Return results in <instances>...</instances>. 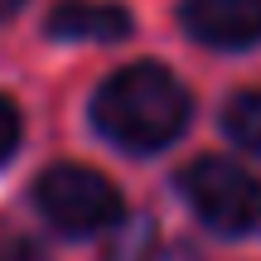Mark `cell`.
Returning a JSON list of instances; mask_svg holds the SVG:
<instances>
[{"label": "cell", "mask_w": 261, "mask_h": 261, "mask_svg": "<svg viewBox=\"0 0 261 261\" xmlns=\"http://www.w3.org/2000/svg\"><path fill=\"white\" fill-rule=\"evenodd\" d=\"M102 261H160V227L150 213H126L112 227Z\"/></svg>", "instance_id": "obj_7"}, {"label": "cell", "mask_w": 261, "mask_h": 261, "mask_svg": "<svg viewBox=\"0 0 261 261\" xmlns=\"http://www.w3.org/2000/svg\"><path fill=\"white\" fill-rule=\"evenodd\" d=\"M174 194L213 237H247L261 227V179L242 160L198 155L174 174Z\"/></svg>", "instance_id": "obj_2"}, {"label": "cell", "mask_w": 261, "mask_h": 261, "mask_svg": "<svg viewBox=\"0 0 261 261\" xmlns=\"http://www.w3.org/2000/svg\"><path fill=\"white\" fill-rule=\"evenodd\" d=\"M19 140H24V116H19V107L10 102L5 92H0V169L15 160Z\"/></svg>", "instance_id": "obj_8"}, {"label": "cell", "mask_w": 261, "mask_h": 261, "mask_svg": "<svg viewBox=\"0 0 261 261\" xmlns=\"http://www.w3.org/2000/svg\"><path fill=\"white\" fill-rule=\"evenodd\" d=\"M136 19L116 0H58L44 19V34L58 44H121Z\"/></svg>", "instance_id": "obj_5"}, {"label": "cell", "mask_w": 261, "mask_h": 261, "mask_svg": "<svg viewBox=\"0 0 261 261\" xmlns=\"http://www.w3.org/2000/svg\"><path fill=\"white\" fill-rule=\"evenodd\" d=\"M24 5H29V0H0V24H5V19H15Z\"/></svg>", "instance_id": "obj_10"}, {"label": "cell", "mask_w": 261, "mask_h": 261, "mask_svg": "<svg viewBox=\"0 0 261 261\" xmlns=\"http://www.w3.org/2000/svg\"><path fill=\"white\" fill-rule=\"evenodd\" d=\"M218 126L232 140L242 155L261 160V87H247V92H232L218 112Z\"/></svg>", "instance_id": "obj_6"}, {"label": "cell", "mask_w": 261, "mask_h": 261, "mask_svg": "<svg viewBox=\"0 0 261 261\" xmlns=\"http://www.w3.org/2000/svg\"><path fill=\"white\" fill-rule=\"evenodd\" d=\"M179 29L208 54H252L261 44V0H179Z\"/></svg>", "instance_id": "obj_4"}, {"label": "cell", "mask_w": 261, "mask_h": 261, "mask_svg": "<svg viewBox=\"0 0 261 261\" xmlns=\"http://www.w3.org/2000/svg\"><path fill=\"white\" fill-rule=\"evenodd\" d=\"M87 121L126 155H160L194 121V97L165 63H126L87 102Z\"/></svg>", "instance_id": "obj_1"}, {"label": "cell", "mask_w": 261, "mask_h": 261, "mask_svg": "<svg viewBox=\"0 0 261 261\" xmlns=\"http://www.w3.org/2000/svg\"><path fill=\"white\" fill-rule=\"evenodd\" d=\"M0 261H44V252L24 237H15V242H0Z\"/></svg>", "instance_id": "obj_9"}, {"label": "cell", "mask_w": 261, "mask_h": 261, "mask_svg": "<svg viewBox=\"0 0 261 261\" xmlns=\"http://www.w3.org/2000/svg\"><path fill=\"white\" fill-rule=\"evenodd\" d=\"M34 208L58 237H102L126 218V198L102 169L92 165H48L34 179Z\"/></svg>", "instance_id": "obj_3"}]
</instances>
